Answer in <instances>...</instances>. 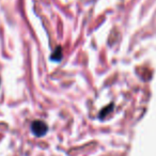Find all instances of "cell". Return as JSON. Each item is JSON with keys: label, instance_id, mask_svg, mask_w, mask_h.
<instances>
[{"label": "cell", "instance_id": "7a4b0ae2", "mask_svg": "<svg viewBox=\"0 0 156 156\" xmlns=\"http://www.w3.org/2000/svg\"><path fill=\"white\" fill-rule=\"evenodd\" d=\"M50 59L56 61V62L61 61V59H62V48H61L60 46L56 47V49L54 50V52H52V55H51V58Z\"/></svg>", "mask_w": 156, "mask_h": 156}, {"label": "cell", "instance_id": "6da1fadb", "mask_svg": "<svg viewBox=\"0 0 156 156\" xmlns=\"http://www.w3.org/2000/svg\"><path fill=\"white\" fill-rule=\"evenodd\" d=\"M31 130L37 137H43L47 133L48 126L45 122L37 120V121H33L31 124Z\"/></svg>", "mask_w": 156, "mask_h": 156}]
</instances>
